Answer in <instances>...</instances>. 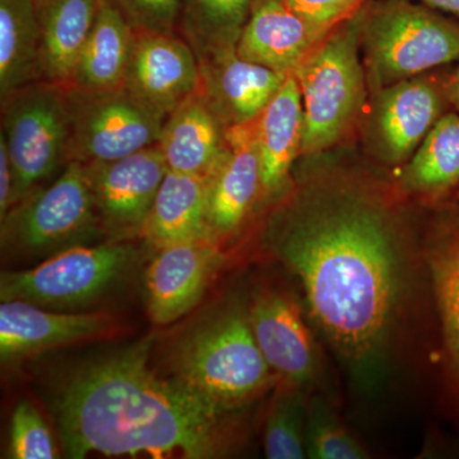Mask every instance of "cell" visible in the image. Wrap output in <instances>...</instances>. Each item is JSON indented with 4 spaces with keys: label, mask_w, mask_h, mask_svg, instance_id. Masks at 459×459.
<instances>
[{
    "label": "cell",
    "mask_w": 459,
    "mask_h": 459,
    "mask_svg": "<svg viewBox=\"0 0 459 459\" xmlns=\"http://www.w3.org/2000/svg\"><path fill=\"white\" fill-rule=\"evenodd\" d=\"M320 41L334 27L355 16L369 0H285Z\"/></svg>",
    "instance_id": "31"
},
{
    "label": "cell",
    "mask_w": 459,
    "mask_h": 459,
    "mask_svg": "<svg viewBox=\"0 0 459 459\" xmlns=\"http://www.w3.org/2000/svg\"><path fill=\"white\" fill-rule=\"evenodd\" d=\"M134 32L179 33L180 0H105Z\"/></svg>",
    "instance_id": "30"
},
{
    "label": "cell",
    "mask_w": 459,
    "mask_h": 459,
    "mask_svg": "<svg viewBox=\"0 0 459 459\" xmlns=\"http://www.w3.org/2000/svg\"><path fill=\"white\" fill-rule=\"evenodd\" d=\"M13 169L5 142L0 137V220L13 207Z\"/></svg>",
    "instance_id": "32"
},
{
    "label": "cell",
    "mask_w": 459,
    "mask_h": 459,
    "mask_svg": "<svg viewBox=\"0 0 459 459\" xmlns=\"http://www.w3.org/2000/svg\"><path fill=\"white\" fill-rule=\"evenodd\" d=\"M41 80L40 31L33 0H0V100Z\"/></svg>",
    "instance_id": "24"
},
{
    "label": "cell",
    "mask_w": 459,
    "mask_h": 459,
    "mask_svg": "<svg viewBox=\"0 0 459 459\" xmlns=\"http://www.w3.org/2000/svg\"><path fill=\"white\" fill-rule=\"evenodd\" d=\"M455 197H457V201L459 202V188L457 189V192H455Z\"/></svg>",
    "instance_id": "36"
},
{
    "label": "cell",
    "mask_w": 459,
    "mask_h": 459,
    "mask_svg": "<svg viewBox=\"0 0 459 459\" xmlns=\"http://www.w3.org/2000/svg\"><path fill=\"white\" fill-rule=\"evenodd\" d=\"M307 403L304 402L300 386L286 382L277 392L265 422V457L307 458Z\"/></svg>",
    "instance_id": "27"
},
{
    "label": "cell",
    "mask_w": 459,
    "mask_h": 459,
    "mask_svg": "<svg viewBox=\"0 0 459 459\" xmlns=\"http://www.w3.org/2000/svg\"><path fill=\"white\" fill-rule=\"evenodd\" d=\"M180 35L198 59L237 49L253 0H180Z\"/></svg>",
    "instance_id": "26"
},
{
    "label": "cell",
    "mask_w": 459,
    "mask_h": 459,
    "mask_svg": "<svg viewBox=\"0 0 459 459\" xmlns=\"http://www.w3.org/2000/svg\"><path fill=\"white\" fill-rule=\"evenodd\" d=\"M0 102V137L13 169L14 207L68 164V99L65 86L41 80Z\"/></svg>",
    "instance_id": "6"
},
{
    "label": "cell",
    "mask_w": 459,
    "mask_h": 459,
    "mask_svg": "<svg viewBox=\"0 0 459 459\" xmlns=\"http://www.w3.org/2000/svg\"><path fill=\"white\" fill-rule=\"evenodd\" d=\"M210 181L195 175L166 172L141 237L156 249L213 238L208 226Z\"/></svg>",
    "instance_id": "21"
},
{
    "label": "cell",
    "mask_w": 459,
    "mask_h": 459,
    "mask_svg": "<svg viewBox=\"0 0 459 459\" xmlns=\"http://www.w3.org/2000/svg\"><path fill=\"white\" fill-rule=\"evenodd\" d=\"M111 320L101 313H51L22 300L0 305V356L16 361L27 356L105 333Z\"/></svg>",
    "instance_id": "17"
},
{
    "label": "cell",
    "mask_w": 459,
    "mask_h": 459,
    "mask_svg": "<svg viewBox=\"0 0 459 459\" xmlns=\"http://www.w3.org/2000/svg\"><path fill=\"white\" fill-rule=\"evenodd\" d=\"M198 63L199 91L228 128L255 122L287 77L241 59L237 49L202 57Z\"/></svg>",
    "instance_id": "15"
},
{
    "label": "cell",
    "mask_w": 459,
    "mask_h": 459,
    "mask_svg": "<svg viewBox=\"0 0 459 459\" xmlns=\"http://www.w3.org/2000/svg\"><path fill=\"white\" fill-rule=\"evenodd\" d=\"M9 458L53 459L57 457L49 428L31 402L22 401L13 411L11 421Z\"/></svg>",
    "instance_id": "29"
},
{
    "label": "cell",
    "mask_w": 459,
    "mask_h": 459,
    "mask_svg": "<svg viewBox=\"0 0 459 459\" xmlns=\"http://www.w3.org/2000/svg\"><path fill=\"white\" fill-rule=\"evenodd\" d=\"M100 0H33L42 80L66 86L98 16Z\"/></svg>",
    "instance_id": "22"
},
{
    "label": "cell",
    "mask_w": 459,
    "mask_h": 459,
    "mask_svg": "<svg viewBox=\"0 0 459 459\" xmlns=\"http://www.w3.org/2000/svg\"><path fill=\"white\" fill-rule=\"evenodd\" d=\"M255 132L261 160L262 192L274 195L285 186L303 142V96L294 74L287 75L279 92L256 117Z\"/></svg>",
    "instance_id": "20"
},
{
    "label": "cell",
    "mask_w": 459,
    "mask_h": 459,
    "mask_svg": "<svg viewBox=\"0 0 459 459\" xmlns=\"http://www.w3.org/2000/svg\"><path fill=\"white\" fill-rule=\"evenodd\" d=\"M86 165L69 161L56 180L9 211L2 240L32 255L82 246L102 232Z\"/></svg>",
    "instance_id": "7"
},
{
    "label": "cell",
    "mask_w": 459,
    "mask_h": 459,
    "mask_svg": "<svg viewBox=\"0 0 459 459\" xmlns=\"http://www.w3.org/2000/svg\"><path fill=\"white\" fill-rule=\"evenodd\" d=\"M360 39L376 91L459 60V23L410 0H369Z\"/></svg>",
    "instance_id": "3"
},
{
    "label": "cell",
    "mask_w": 459,
    "mask_h": 459,
    "mask_svg": "<svg viewBox=\"0 0 459 459\" xmlns=\"http://www.w3.org/2000/svg\"><path fill=\"white\" fill-rule=\"evenodd\" d=\"M361 9L316 42L295 69L304 105L300 155H316L337 143L364 107Z\"/></svg>",
    "instance_id": "4"
},
{
    "label": "cell",
    "mask_w": 459,
    "mask_h": 459,
    "mask_svg": "<svg viewBox=\"0 0 459 459\" xmlns=\"http://www.w3.org/2000/svg\"><path fill=\"white\" fill-rule=\"evenodd\" d=\"M199 84L198 57L180 33L134 32L124 89L168 117Z\"/></svg>",
    "instance_id": "12"
},
{
    "label": "cell",
    "mask_w": 459,
    "mask_h": 459,
    "mask_svg": "<svg viewBox=\"0 0 459 459\" xmlns=\"http://www.w3.org/2000/svg\"><path fill=\"white\" fill-rule=\"evenodd\" d=\"M402 186L409 192L442 198L459 188V114L446 113L404 166Z\"/></svg>",
    "instance_id": "25"
},
{
    "label": "cell",
    "mask_w": 459,
    "mask_h": 459,
    "mask_svg": "<svg viewBox=\"0 0 459 459\" xmlns=\"http://www.w3.org/2000/svg\"><path fill=\"white\" fill-rule=\"evenodd\" d=\"M424 74L377 91L371 135L377 152L391 164L409 161L446 108L451 107L446 78L437 80Z\"/></svg>",
    "instance_id": "11"
},
{
    "label": "cell",
    "mask_w": 459,
    "mask_h": 459,
    "mask_svg": "<svg viewBox=\"0 0 459 459\" xmlns=\"http://www.w3.org/2000/svg\"><path fill=\"white\" fill-rule=\"evenodd\" d=\"M425 5L459 18V0H421Z\"/></svg>",
    "instance_id": "35"
},
{
    "label": "cell",
    "mask_w": 459,
    "mask_h": 459,
    "mask_svg": "<svg viewBox=\"0 0 459 459\" xmlns=\"http://www.w3.org/2000/svg\"><path fill=\"white\" fill-rule=\"evenodd\" d=\"M153 338L82 365L66 377L51 411L66 457L204 459L225 451L228 411L148 365Z\"/></svg>",
    "instance_id": "2"
},
{
    "label": "cell",
    "mask_w": 459,
    "mask_h": 459,
    "mask_svg": "<svg viewBox=\"0 0 459 459\" xmlns=\"http://www.w3.org/2000/svg\"><path fill=\"white\" fill-rule=\"evenodd\" d=\"M86 168L104 232L115 240L141 235L169 171L159 146Z\"/></svg>",
    "instance_id": "10"
},
{
    "label": "cell",
    "mask_w": 459,
    "mask_h": 459,
    "mask_svg": "<svg viewBox=\"0 0 459 459\" xmlns=\"http://www.w3.org/2000/svg\"><path fill=\"white\" fill-rule=\"evenodd\" d=\"M247 319L263 358L277 377L301 389L313 385L319 374V353L294 299L263 291L253 300Z\"/></svg>",
    "instance_id": "13"
},
{
    "label": "cell",
    "mask_w": 459,
    "mask_h": 459,
    "mask_svg": "<svg viewBox=\"0 0 459 459\" xmlns=\"http://www.w3.org/2000/svg\"><path fill=\"white\" fill-rule=\"evenodd\" d=\"M228 143V156L210 181L208 226L213 238L237 230L262 192L255 122L230 126Z\"/></svg>",
    "instance_id": "18"
},
{
    "label": "cell",
    "mask_w": 459,
    "mask_h": 459,
    "mask_svg": "<svg viewBox=\"0 0 459 459\" xmlns=\"http://www.w3.org/2000/svg\"><path fill=\"white\" fill-rule=\"evenodd\" d=\"M146 274L148 313L157 325L188 314L204 296L220 262L213 238L160 247Z\"/></svg>",
    "instance_id": "14"
},
{
    "label": "cell",
    "mask_w": 459,
    "mask_h": 459,
    "mask_svg": "<svg viewBox=\"0 0 459 459\" xmlns=\"http://www.w3.org/2000/svg\"><path fill=\"white\" fill-rule=\"evenodd\" d=\"M175 365L178 379L228 412L255 400L277 377L256 344L247 314L235 310L193 329Z\"/></svg>",
    "instance_id": "5"
},
{
    "label": "cell",
    "mask_w": 459,
    "mask_h": 459,
    "mask_svg": "<svg viewBox=\"0 0 459 459\" xmlns=\"http://www.w3.org/2000/svg\"><path fill=\"white\" fill-rule=\"evenodd\" d=\"M437 234L443 238L444 243L451 250L452 255L449 258L455 277V298L459 310V216L451 217L448 221L443 223Z\"/></svg>",
    "instance_id": "33"
},
{
    "label": "cell",
    "mask_w": 459,
    "mask_h": 459,
    "mask_svg": "<svg viewBox=\"0 0 459 459\" xmlns=\"http://www.w3.org/2000/svg\"><path fill=\"white\" fill-rule=\"evenodd\" d=\"M68 162L115 161L159 143L166 117L124 87L82 91L66 87Z\"/></svg>",
    "instance_id": "8"
},
{
    "label": "cell",
    "mask_w": 459,
    "mask_h": 459,
    "mask_svg": "<svg viewBox=\"0 0 459 459\" xmlns=\"http://www.w3.org/2000/svg\"><path fill=\"white\" fill-rule=\"evenodd\" d=\"M157 146L169 170L211 180L228 156V126L198 90L168 115Z\"/></svg>",
    "instance_id": "16"
},
{
    "label": "cell",
    "mask_w": 459,
    "mask_h": 459,
    "mask_svg": "<svg viewBox=\"0 0 459 459\" xmlns=\"http://www.w3.org/2000/svg\"><path fill=\"white\" fill-rule=\"evenodd\" d=\"M135 255L131 244L117 240L71 247L32 270L3 272L0 296L2 301L22 300L39 307H80L122 279Z\"/></svg>",
    "instance_id": "9"
},
{
    "label": "cell",
    "mask_w": 459,
    "mask_h": 459,
    "mask_svg": "<svg viewBox=\"0 0 459 459\" xmlns=\"http://www.w3.org/2000/svg\"><path fill=\"white\" fill-rule=\"evenodd\" d=\"M446 89L451 107L459 114V65L453 74L446 77Z\"/></svg>",
    "instance_id": "34"
},
{
    "label": "cell",
    "mask_w": 459,
    "mask_h": 459,
    "mask_svg": "<svg viewBox=\"0 0 459 459\" xmlns=\"http://www.w3.org/2000/svg\"><path fill=\"white\" fill-rule=\"evenodd\" d=\"M134 32L122 14L100 0L98 16L66 87L108 91L123 87Z\"/></svg>",
    "instance_id": "23"
},
{
    "label": "cell",
    "mask_w": 459,
    "mask_h": 459,
    "mask_svg": "<svg viewBox=\"0 0 459 459\" xmlns=\"http://www.w3.org/2000/svg\"><path fill=\"white\" fill-rule=\"evenodd\" d=\"M318 40L285 0H253L237 44L238 57L292 74Z\"/></svg>",
    "instance_id": "19"
},
{
    "label": "cell",
    "mask_w": 459,
    "mask_h": 459,
    "mask_svg": "<svg viewBox=\"0 0 459 459\" xmlns=\"http://www.w3.org/2000/svg\"><path fill=\"white\" fill-rule=\"evenodd\" d=\"M307 312L353 389L373 395L394 368L415 291V258L388 217L353 199L313 205L272 234Z\"/></svg>",
    "instance_id": "1"
},
{
    "label": "cell",
    "mask_w": 459,
    "mask_h": 459,
    "mask_svg": "<svg viewBox=\"0 0 459 459\" xmlns=\"http://www.w3.org/2000/svg\"><path fill=\"white\" fill-rule=\"evenodd\" d=\"M307 455L312 459H367L370 453L320 398L307 403Z\"/></svg>",
    "instance_id": "28"
}]
</instances>
